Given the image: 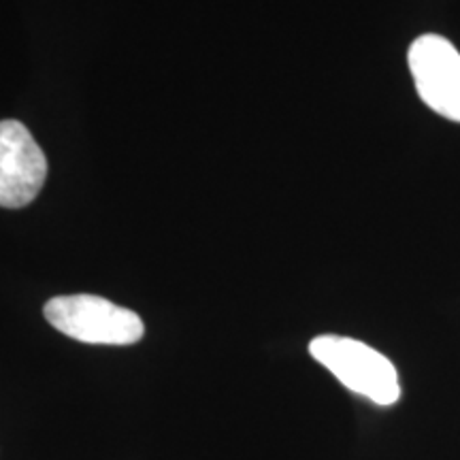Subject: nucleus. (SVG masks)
Wrapping results in <instances>:
<instances>
[{"label": "nucleus", "mask_w": 460, "mask_h": 460, "mask_svg": "<svg viewBox=\"0 0 460 460\" xmlns=\"http://www.w3.org/2000/svg\"><path fill=\"white\" fill-rule=\"evenodd\" d=\"M309 354L352 393L384 407L399 401L401 386L394 365L367 343L349 337L320 335L309 343Z\"/></svg>", "instance_id": "f257e3e1"}, {"label": "nucleus", "mask_w": 460, "mask_h": 460, "mask_svg": "<svg viewBox=\"0 0 460 460\" xmlns=\"http://www.w3.org/2000/svg\"><path fill=\"white\" fill-rule=\"evenodd\" d=\"M43 314L56 331L82 343L132 345L146 332L135 312L94 295L54 296Z\"/></svg>", "instance_id": "f03ea898"}, {"label": "nucleus", "mask_w": 460, "mask_h": 460, "mask_svg": "<svg viewBox=\"0 0 460 460\" xmlns=\"http://www.w3.org/2000/svg\"><path fill=\"white\" fill-rule=\"evenodd\" d=\"M407 62L422 99L441 118L460 122V54L446 37L424 34L411 43Z\"/></svg>", "instance_id": "7ed1b4c3"}, {"label": "nucleus", "mask_w": 460, "mask_h": 460, "mask_svg": "<svg viewBox=\"0 0 460 460\" xmlns=\"http://www.w3.org/2000/svg\"><path fill=\"white\" fill-rule=\"evenodd\" d=\"M48 177V158L32 132L17 119L0 122V207L31 205Z\"/></svg>", "instance_id": "20e7f679"}]
</instances>
